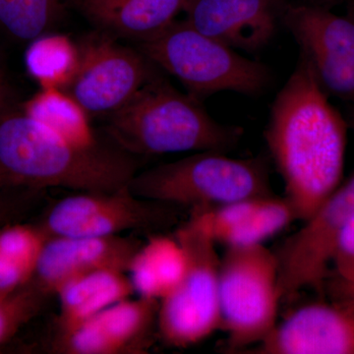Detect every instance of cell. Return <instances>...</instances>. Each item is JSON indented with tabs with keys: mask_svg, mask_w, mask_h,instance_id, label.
Masks as SVG:
<instances>
[{
	"mask_svg": "<svg viewBox=\"0 0 354 354\" xmlns=\"http://www.w3.org/2000/svg\"><path fill=\"white\" fill-rule=\"evenodd\" d=\"M341 1L346 3V12L354 16V0H341Z\"/></svg>",
	"mask_w": 354,
	"mask_h": 354,
	"instance_id": "obj_29",
	"label": "cell"
},
{
	"mask_svg": "<svg viewBox=\"0 0 354 354\" xmlns=\"http://www.w3.org/2000/svg\"><path fill=\"white\" fill-rule=\"evenodd\" d=\"M130 153L77 146L12 104L0 109V189L111 192L136 174Z\"/></svg>",
	"mask_w": 354,
	"mask_h": 354,
	"instance_id": "obj_2",
	"label": "cell"
},
{
	"mask_svg": "<svg viewBox=\"0 0 354 354\" xmlns=\"http://www.w3.org/2000/svg\"><path fill=\"white\" fill-rule=\"evenodd\" d=\"M188 256L176 235H151L130 263L128 278L139 297L160 301L180 283Z\"/></svg>",
	"mask_w": 354,
	"mask_h": 354,
	"instance_id": "obj_19",
	"label": "cell"
},
{
	"mask_svg": "<svg viewBox=\"0 0 354 354\" xmlns=\"http://www.w3.org/2000/svg\"><path fill=\"white\" fill-rule=\"evenodd\" d=\"M160 301L148 298L121 300L73 329L57 332L55 353L127 354L147 353L158 334Z\"/></svg>",
	"mask_w": 354,
	"mask_h": 354,
	"instance_id": "obj_12",
	"label": "cell"
},
{
	"mask_svg": "<svg viewBox=\"0 0 354 354\" xmlns=\"http://www.w3.org/2000/svg\"><path fill=\"white\" fill-rule=\"evenodd\" d=\"M140 50L201 102L223 91L260 95L272 81L269 67L242 57L186 20H176L160 34L141 41Z\"/></svg>",
	"mask_w": 354,
	"mask_h": 354,
	"instance_id": "obj_5",
	"label": "cell"
},
{
	"mask_svg": "<svg viewBox=\"0 0 354 354\" xmlns=\"http://www.w3.org/2000/svg\"><path fill=\"white\" fill-rule=\"evenodd\" d=\"M4 190L6 189H0V227L9 223L12 212L8 201L2 195Z\"/></svg>",
	"mask_w": 354,
	"mask_h": 354,
	"instance_id": "obj_27",
	"label": "cell"
},
{
	"mask_svg": "<svg viewBox=\"0 0 354 354\" xmlns=\"http://www.w3.org/2000/svg\"><path fill=\"white\" fill-rule=\"evenodd\" d=\"M329 97L299 55L264 131L297 221L308 218L342 183L349 127Z\"/></svg>",
	"mask_w": 354,
	"mask_h": 354,
	"instance_id": "obj_1",
	"label": "cell"
},
{
	"mask_svg": "<svg viewBox=\"0 0 354 354\" xmlns=\"http://www.w3.org/2000/svg\"><path fill=\"white\" fill-rule=\"evenodd\" d=\"M129 189L136 196L190 212L274 194L267 158H234L215 151L197 152L136 174Z\"/></svg>",
	"mask_w": 354,
	"mask_h": 354,
	"instance_id": "obj_4",
	"label": "cell"
},
{
	"mask_svg": "<svg viewBox=\"0 0 354 354\" xmlns=\"http://www.w3.org/2000/svg\"><path fill=\"white\" fill-rule=\"evenodd\" d=\"M22 109L32 120L77 146L90 148L100 144L91 127L90 114L64 88H41Z\"/></svg>",
	"mask_w": 354,
	"mask_h": 354,
	"instance_id": "obj_21",
	"label": "cell"
},
{
	"mask_svg": "<svg viewBox=\"0 0 354 354\" xmlns=\"http://www.w3.org/2000/svg\"><path fill=\"white\" fill-rule=\"evenodd\" d=\"M332 0L290 2L285 26L329 95L354 104V16L332 10Z\"/></svg>",
	"mask_w": 354,
	"mask_h": 354,
	"instance_id": "obj_9",
	"label": "cell"
},
{
	"mask_svg": "<svg viewBox=\"0 0 354 354\" xmlns=\"http://www.w3.org/2000/svg\"><path fill=\"white\" fill-rule=\"evenodd\" d=\"M11 88L6 72L0 65V109L11 106Z\"/></svg>",
	"mask_w": 354,
	"mask_h": 354,
	"instance_id": "obj_26",
	"label": "cell"
},
{
	"mask_svg": "<svg viewBox=\"0 0 354 354\" xmlns=\"http://www.w3.org/2000/svg\"><path fill=\"white\" fill-rule=\"evenodd\" d=\"M77 46L78 66L64 91L88 114L114 113L158 73V67L141 50L104 32L85 37Z\"/></svg>",
	"mask_w": 354,
	"mask_h": 354,
	"instance_id": "obj_11",
	"label": "cell"
},
{
	"mask_svg": "<svg viewBox=\"0 0 354 354\" xmlns=\"http://www.w3.org/2000/svg\"><path fill=\"white\" fill-rule=\"evenodd\" d=\"M335 295H354V216L342 230L332 265Z\"/></svg>",
	"mask_w": 354,
	"mask_h": 354,
	"instance_id": "obj_25",
	"label": "cell"
},
{
	"mask_svg": "<svg viewBox=\"0 0 354 354\" xmlns=\"http://www.w3.org/2000/svg\"><path fill=\"white\" fill-rule=\"evenodd\" d=\"M64 14V0H0V27L21 43L53 31Z\"/></svg>",
	"mask_w": 354,
	"mask_h": 354,
	"instance_id": "obj_23",
	"label": "cell"
},
{
	"mask_svg": "<svg viewBox=\"0 0 354 354\" xmlns=\"http://www.w3.org/2000/svg\"><path fill=\"white\" fill-rule=\"evenodd\" d=\"M176 206L136 196L129 185L111 192H77L53 205L39 223L50 236L101 237L128 230L160 232L176 225Z\"/></svg>",
	"mask_w": 354,
	"mask_h": 354,
	"instance_id": "obj_8",
	"label": "cell"
},
{
	"mask_svg": "<svg viewBox=\"0 0 354 354\" xmlns=\"http://www.w3.org/2000/svg\"><path fill=\"white\" fill-rule=\"evenodd\" d=\"M221 330L230 353L261 344L278 325L281 298L278 259L264 244L225 247L218 267ZM252 346V348H253Z\"/></svg>",
	"mask_w": 354,
	"mask_h": 354,
	"instance_id": "obj_6",
	"label": "cell"
},
{
	"mask_svg": "<svg viewBox=\"0 0 354 354\" xmlns=\"http://www.w3.org/2000/svg\"><path fill=\"white\" fill-rule=\"evenodd\" d=\"M189 218L216 244L225 247L264 244L297 221L288 199L274 194L191 211Z\"/></svg>",
	"mask_w": 354,
	"mask_h": 354,
	"instance_id": "obj_16",
	"label": "cell"
},
{
	"mask_svg": "<svg viewBox=\"0 0 354 354\" xmlns=\"http://www.w3.org/2000/svg\"><path fill=\"white\" fill-rule=\"evenodd\" d=\"M48 297L32 279L13 292L0 293V348L41 311Z\"/></svg>",
	"mask_w": 354,
	"mask_h": 354,
	"instance_id": "obj_24",
	"label": "cell"
},
{
	"mask_svg": "<svg viewBox=\"0 0 354 354\" xmlns=\"http://www.w3.org/2000/svg\"><path fill=\"white\" fill-rule=\"evenodd\" d=\"M132 293L127 272L99 270L70 279L55 293L59 300L57 332L73 329Z\"/></svg>",
	"mask_w": 354,
	"mask_h": 354,
	"instance_id": "obj_18",
	"label": "cell"
},
{
	"mask_svg": "<svg viewBox=\"0 0 354 354\" xmlns=\"http://www.w3.org/2000/svg\"><path fill=\"white\" fill-rule=\"evenodd\" d=\"M143 241L132 236L48 237L32 281L53 295L66 281L99 270L127 272Z\"/></svg>",
	"mask_w": 354,
	"mask_h": 354,
	"instance_id": "obj_15",
	"label": "cell"
},
{
	"mask_svg": "<svg viewBox=\"0 0 354 354\" xmlns=\"http://www.w3.org/2000/svg\"><path fill=\"white\" fill-rule=\"evenodd\" d=\"M100 32L113 38L141 41L153 38L176 21L189 0H74Z\"/></svg>",
	"mask_w": 354,
	"mask_h": 354,
	"instance_id": "obj_17",
	"label": "cell"
},
{
	"mask_svg": "<svg viewBox=\"0 0 354 354\" xmlns=\"http://www.w3.org/2000/svg\"><path fill=\"white\" fill-rule=\"evenodd\" d=\"M106 134L130 155L215 151L227 153L243 129L212 118L202 102L156 74L120 109L108 115Z\"/></svg>",
	"mask_w": 354,
	"mask_h": 354,
	"instance_id": "obj_3",
	"label": "cell"
},
{
	"mask_svg": "<svg viewBox=\"0 0 354 354\" xmlns=\"http://www.w3.org/2000/svg\"><path fill=\"white\" fill-rule=\"evenodd\" d=\"M174 234L187 252L188 268L180 283L160 301L158 335L167 346L188 348L221 329V257L215 242L189 218Z\"/></svg>",
	"mask_w": 354,
	"mask_h": 354,
	"instance_id": "obj_7",
	"label": "cell"
},
{
	"mask_svg": "<svg viewBox=\"0 0 354 354\" xmlns=\"http://www.w3.org/2000/svg\"><path fill=\"white\" fill-rule=\"evenodd\" d=\"M348 127L354 131V104H351V111H349L348 118H346Z\"/></svg>",
	"mask_w": 354,
	"mask_h": 354,
	"instance_id": "obj_28",
	"label": "cell"
},
{
	"mask_svg": "<svg viewBox=\"0 0 354 354\" xmlns=\"http://www.w3.org/2000/svg\"><path fill=\"white\" fill-rule=\"evenodd\" d=\"M290 0H189L186 21L234 50L255 53L274 38Z\"/></svg>",
	"mask_w": 354,
	"mask_h": 354,
	"instance_id": "obj_14",
	"label": "cell"
},
{
	"mask_svg": "<svg viewBox=\"0 0 354 354\" xmlns=\"http://www.w3.org/2000/svg\"><path fill=\"white\" fill-rule=\"evenodd\" d=\"M353 216L354 172L274 251L283 301H290L305 288L322 292L337 241Z\"/></svg>",
	"mask_w": 354,
	"mask_h": 354,
	"instance_id": "obj_10",
	"label": "cell"
},
{
	"mask_svg": "<svg viewBox=\"0 0 354 354\" xmlns=\"http://www.w3.org/2000/svg\"><path fill=\"white\" fill-rule=\"evenodd\" d=\"M242 353L354 354V295L304 305Z\"/></svg>",
	"mask_w": 354,
	"mask_h": 354,
	"instance_id": "obj_13",
	"label": "cell"
},
{
	"mask_svg": "<svg viewBox=\"0 0 354 354\" xmlns=\"http://www.w3.org/2000/svg\"><path fill=\"white\" fill-rule=\"evenodd\" d=\"M79 50L62 34L46 32L29 43L25 53L28 72L41 88L67 87L75 74Z\"/></svg>",
	"mask_w": 354,
	"mask_h": 354,
	"instance_id": "obj_22",
	"label": "cell"
},
{
	"mask_svg": "<svg viewBox=\"0 0 354 354\" xmlns=\"http://www.w3.org/2000/svg\"><path fill=\"white\" fill-rule=\"evenodd\" d=\"M48 239L39 225L0 227V293L13 292L32 281Z\"/></svg>",
	"mask_w": 354,
	"mask_h": 354,
	"instance_id": "obj_20",
	"label": "cell"
}]
</instances>
